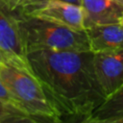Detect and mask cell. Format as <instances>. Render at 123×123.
I'll list each match as a JSON object with an SVG mask.
<instances>
[{
    "label": "cell",
    "instance_id": "obj_1",
    "mask_svg": "<svg viewBox=\"0 0 123 123\" xmlns=\"http://www.w3.org/2000/svg\"><path fill=\"white\" fill-rule=\"evenodd\" d=\"M28 62L49 97L74 121L91 115L107 99L92 51L35 50Z\"/></svg>",
    "mask_w": 123,
    "mask_h": 123
},
{
    "label": "cell",
    "instance_id": "obj_2",
    "mask_svg": "<svg viewBox=\"0 0 123 123\" xmlns=\"http://www.w3.org/2000/svg\"><path fill=\"white\" fill-rule=\"evenodd\" d=\"M0 79L30 115L50 123H65V115L49 97L30 68L6 62L0 64Z\"/></svg>",
    "mask_w": 123,
    "mask_h": 123
},
{
    "label": "cell",
    "instance_id": "obj_3",
    "mask_svg": "<svg viewBox=\"0 0 123 123\" xmlns=\"http://www.w3.org/2000/svg\"><path fill=\"white\" fill-rule=\"evenodd\" d=\"M18 18L28 53L35 50L91 51L86 30H75L33 17L18 15Z\"/></svg>",
    "mask_w": 123,
    "mask_h": 123
},
{
    "label": "cell",
    "instance_id": "obj_4",
    "mask_svg": "<svg viewBox=\"0 0 123 123\" xmlns=\"http://www.w3.org/2000/svg\"><path fill=\"white\" fill-rule=\"evenodd\" d=\"M20 16L33 17L75 30H86L85 12L81 5L64 1H46L22 7L16 12Z\"/></svg>",
    "mask_w": 123,
    "mask_h": 123
},
{
    "label": "cell",
    "instance_id": "obj_5",
    "mask_svg": "<svg viewBox=\"0 0 123 123\" xmlns=\"http://www.w3.org/2000/svg\"><path fill=\"white\" fill-rule=\"evenodd\" d=\"M0 54L7 62L30 68L28 52L16 12L0 3ZM31 69V68H30Z\"/></svg>",
    "mask_w": 123,
    "mask_h": 123
},
{
    "label": "cell",
    "instance_id": "obj_6",
    "mask_svg": "<svg viewBox=\"0 0 123 123\" xmlns=\"http://www.w3.org/2000/svg\"><path fill=\"white\" fill-rule=\"evenodd\" d=\"M94 67L107 97L123 86V49L94 53Z\"/></svg>",
    "mask_w": 123,
    "mask_h": 123
},
{
    "label": "cell",
    "instance_id": "obj_7",
    "mask_svg": "<svg viewBox=\"0 0 123 123\" xmlns=\"http://www.w3.org/2000/svg\"><path fill=\"white\" fill-rule=\"evenodd\" d=\"M85 12V28L120 23L123 4L115 0H82Z\"/></svg>",
    "mask_w": 123,
    "mask_h": 123
},
{
    "label": "cell",
    "instance_id": "obj_8",
    "mask_svg": "<svg viewBox=\"0 0 123 123\" xmlns=\"http://www.w3.org/2000/svg\"><path fill=\"white\" fill-rule=\"evenodd\" d=\"M86 31L90 50L94 53L123 49V26L120 23L93 26Z\"/></svg>",
    "mask_w": 123,
    "mask_h": 123
},
{
    "label": "cell",
    "instance_id": "obj_9",
    "mask_svg": "<svg viewBox=\"0 0 123 123\" xmlns=\"http://www.w3.org/2000/svg\"><path fill=\"white\" fill-rule=\"evenodd\" d=\"M96 118L113 119L123 117V86L107 97L105 102L91 114Z\"/></svg>",
    "mask_w": 123,
    "mask_h": 123
},
{
    "label": "cell",
    "instance_id": "obj_10",
    "mask_svg": "<svg viewBox=\"0 0 123 123\" xmlns=\"http://www.w3.org/2000/svg\"><path fill=\"white\" fill-rule=\"evenodd\" d=\"M0 100L14 109H16L26 114H29L27 112V111L25 110V108L20 103V101L14 96V94L12 92V90L4 84V82L1 79H0Z\"/></svg>",
    "mask_w": 123,
    "mask_h": 123
},
{
    "label": "cell",
    "instance_id": "obj_11",
    "mask_svg": "<svg viewBox=\"0 0 123 123\" xmlns=\"http://www.w3.org/2000/svg\"><path fill=\"white\" fill-rule=\"evenodd\" d=\"M20 114H26V113L5 104L4 102L0 100V122H3L12 116L20 115Z\"/></svg>",
    "mask_w": 123,
    "mask_h": 123
},
{
    "label": "cell",
    "instance_id": "obj_12",
    "mask_svg": "<svg viewBox=\"0 0 123 123\" xmlns=\"http://www.w3.org/2000/svg\"><path fill=\"white\" fill-rule=\"evenodd\" d=\"M2 123H50L47 121H44L42 119L37 118L35 116L29 115V114H20V115H15L12 116Z\"/></svg>",
    "mask_w": 123,
    "mask_h": 123
},
{
    "label": "cell",
    "instance_id": "obj_13",
    "mask_svg": "<svg viewBox=\"0 0 123 123\" xmlns=\"http://www.w3.org/2000/svg\"><path fill=\"white\" fill-rule=\"evenodd\" d=\"M72 123H123V117L122 118H110V119H101V118H96L92 115L77 119L73 121Z\"/></svg>",
    "mask_w": 123,
    "mask_h": 123
},
{
    "label": "cell",
    "instance_id": "obj_14",
    "mask_svg": "<svg viewBox=\"0 0 123 123\" xmlns=\"http://www.w3.org/2000/svg\"><path fill=\"white\" fill-rule=\"evenodd\" d=\"M46 1H55V0H20L18 9H20L22 7H25V6H29V5H33V4H37V3H41V2H46ZM57 1H64V2H68V3H72V4L82 6V0H57Z\"/></svg>",
    "mask_w": 123,
    "mask_h": 123
},
{
    "label": "cell",
    "instance_id": "obj_15",
    "mask_svg": "<svg viewBox=\"0 0 123 123\" xmlns=\"http://www.w3.org/2000/svg\"><path fill=\"white\" fill-rule=\"evenodd\" d=\"M0 3L12 12H16L18 9L20 0H0Z\"/></svg>",
    "mask_w": 123,
    "mask_h": 123
},
{
    "label": "cell",
    "instance_id": "obj_16",
    "mask_svg": "<svg viewBox=\"0 0 123 123\" xmlns=\"http://www.w3.org/2000/svg\"><path fill=\"white\" fill-rule=\"evenodd\" d=\"M4 62H6V60H5V58L0 54V64H2V63H4Z\"/></svg>",
    "mask_w": 123,
    "mask_h": 123
},
{
    "label": "cell",
    "instance_id": "obj_17",
    "mask_svg": "<svg viewBox=\"0 0 123 123\" xmlns=\"http://www.w3.org/2000/svg\"><path fill=\"white\" fill-rule=\"evenodd\" d=\"M120 24L123 26V15H122V18H121V20H120Z\"/></svg>",
    "mask_w": 123,
    "mask_h": 123
},
{
    "label": "cell",
    "instance_id": "obj_18",
    "mask_svg": "<svg viewBox=\"0 0 123 123\" xmlns=\"http://www.w3.org/2000/svg\"><path fill=\"white\" fill-rule=\"evenodd\" d=\"M115 1H117V2H119V3H122V4H123V0H115Z\"/></svg>",
    "mask_w": 123,
    "mask_h": 123
},
{
    "label": "cell",
    "instance_id": "obj_19",
    "mask_svg": "<svg viewBox=\"0 0 123 123\" xmlns=\"http://www.w3.org/2000/svg\"><path fill=\"white\" fill-rule=\"evenodd\" d=\"M0 123H2V122H0Z\"/></svg>",
    "mask_w": 123,
    "mask_h": 123
}]
</instances>
